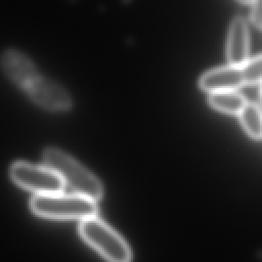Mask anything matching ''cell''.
Masks as SVG:
<instances>
[{
    "label": "cell",
    "mask_w": 262,
    "mask_h": 262,
    "mask_svg": "<svg viewBox=\"0 0 262 262\" xmlns=\"http://www.w3.org/2000/svg\"><path fill=\"white\" fill-rule=\"evenodd\" d=\"M45 166L55 171L76 194L97 201L103 193L99 179L74 158L56 147L44 150Z\"/></svg>",
    "instance_id": "6da1fadb"
},
{
    "label": "cell",
    "mask_w": 262,
    "mask_h": 262,
    "mask_svg": "<svg viewBox=\"0 0 262 262\" xmlns=\"http://www.w3.org/2000/svg\"><path fill=\"white\" fill-rule=\"evenodd\" d=\"M32 211L39 216L51 219L85 220L96 216V202L80 194H36L31 200Z\"/></svg>",
    "instance_id": "7a4b0ae2"
},
{
    "label": "cell",
    "mask_w": 262,
    "mask_h": 262,
    "mask_svg": "<svg viewBox=\"0 0 262 262\" xmlns=\"http://www.w3.org/2000/svg\"><path fill=\"white\" fill-rule=\"evenodd\" d=\"M82 238L108 262H131L132 253L125 239L96 216L82 220Z\"/></svg>",
    "instance_id": "3957f363"
},
{
    "label": "cell",
    "mask_w": 262,
    "mask_h": 262,
    "mask_svg": "<svg viewBox=\"0 0 262 262\" xmlns=\"http://www.w3.org/2000/svg\"><path fill=\"white\" fill-rule=\"evenodd\" d=\"M9 173L13 182L37 194L59 193L64 186L59 175L47 166L16 162Z\"/></svg>",
    "instance_id": "277c9868"
},
{
    "label": "cell",
    "mask_w": 262,
    "mask_h": 262,
    "mask_svg": "<svg viewBox=\"0 0 262 262\" xmlns=\"http://www.w3.org/2000/svg\"><path fill=\"white\" fill-rule=\"evenodd\" d=\"M25 91L36 104L48 111L62 112L72 106L69 92L57 82L43 76L36 79Z\"/></svg>",
    "instance_id": "5b68a950"
},
{
    "label": "cell",
    "mask_w": 262,
    "mask_h": 262,
    "mask_svg": "<svg viewBox=\"0 0 262 262\" xmlns=\"http://www.w3.org/2000/svg\"><path fill=\"white\" fill-rule=\"evenodd\" d=\"M1 68L6 77L26 90L41 75L33 60L17 49H7L0 57Z\"/></svg>",
    "instance_id": "8992f818"
},
{
    "label": "cell",
    "mask_w": 262,
    "mask_h": 262,
    "mask_svg": "<svg viewBox=\"0 0 262 262\" xmlns=\"http://www.w3.org/2000/svg\"><path fill=\"white\" fill-rule=\"evenodd\" d=\"M225 52L229 66L242 68L249 60L250 31L248 23L241 15H235L229 24Z\"/></svg>",
    "instance_id": "52a82bcc"
},
{
    "label": "cell",
    "mask_w": 262,
    "mask_h": 262,
    "mask_svg": "<svg viewBox=\"0 0 262 262\" xmlns=\"http://www.w3.org/2000/svg\"><path fill=\"white\" fill-rule=\"evenodd\" d=\"M245 84L242 68L226 66L205 72L199 79V86L208 93L236 91Z\"/></svg>",
    "instance_id": "ba28073f"
},
{
    "label": "cell",
    "mask_w": 262,
    "mask_h": 262,
    "mask_svg": "<svg viewBox=\"0 0 262 262\" xmlns=\"http://www.w3.org/2000/svg\"><path fill=\"white\" fill-rule=\"evenodd\" d=\"M246 97L238 91H222L208 94V103L216 111L237 115L247 103Z\"/></svg>",
    "instance_id": "9c48e42d"
},
{
    "label": "cell",
    "mask_w": 262,
    "mask_h": 262,
    "mask_svg": "<svg viewBox=\"0 0 262 262\" xmlns=\"http://www.w3.org/2000/svg\"><path fill=\"white\" fill-rule=\"evenodd\" d=\"M245 132L253 139L262 138V110L254 102H247L238 114Z\"/></svg>",
    "instance_id": "30bf717a"
},
{
    "label": "cell",
    "mask_w": 262,
    "mask_h": 262,
    "mask_svg": "<svg viewBox=\"0 0 262 262\" xmlns=\"http://www.w3.org/2000/svg\"><path fill=\"white\" fill-rule=\"evenodd\" d=\"M245 84H259L262 83V54L257 55L242 67Z\"/></svg>",
    "instance_id": "8fae6325"
},
{
    "label": "cell",
    "mask_w": 262,
    "mask_h": 262,
    "mask_svg": "<svg viewBox=\"0 0 262 262\" xmlns=\"http://www.w3.org/2000/svg\"><path fill=\"white\" fill-rule=\"evenodd\" d=\"M250 19L258 28H262V1H254L251 5Z\"/></svg>",
    "instance_id": "7c38bea8"
},
{
    "label": "cell",
    "mask_w": 262,
    "mask_h": 262,
    "mask_svg": "<svg viewBox=\"0 0 262 262\" xmlns=\"http://www.w3.org/2000/svg\"><path fill=\"white\" fill-rule=\"evenodd\" d=\"M260 94H261V96H262V86H261V89H260Z\"/></svg>",
    "instance_id": "4fadbf2b"
}]
</instances>
